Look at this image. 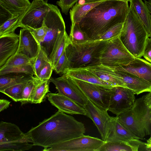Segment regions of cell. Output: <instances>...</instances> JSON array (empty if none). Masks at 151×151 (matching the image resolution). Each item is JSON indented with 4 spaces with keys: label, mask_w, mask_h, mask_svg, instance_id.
I'll return each instance as SVG.
<instances>
[{
    "label": "cell",
    "mask_w": 151,
    "mask_h": 151,
    "mask_svg": "<svg viewBox=\"0 0 151 151\" xmlns=\"http://www.w3.org/2000/svg\"><path fill=\"white\" fill-rule=\"evenodd\" d=\"M50 79L42 81L40 80L35 85L31 98V104H39L42 102L50 92L49 85Z\"/></svg>",
    "instance_id": "28"
},
{
    "label": "cell",
    "mask_w": 151,
    "mask_h": 151,
    "mask_svg": "<svg viewBox=\"0 0 151 151\" xmlns=\"http://www.w3.org/2000/svg\"><path fill=\"white\" fill-rule=\"evenodd\" d=\"M84 68L93 73L101 80L109 83L113 87L121 86L126 88L121 78L113 68L102 64Z\"/></svg>",
    "instance_id": "21"
},
{
    "label": "cell",
    "mask_w": 151,
    "mask_h": 151,
    "mask_svg": "<svg viewBox=\"0 0 151 151\" xmlns=\"http://www.w3.org/2000/svg\"><path fill=\"white\" fill-rule=\"evenodd\" d=\"M151 142V134L150 137L147 140V144H149L150 143V142Z\"/></svg>",
    "instance_id": "46"
},
{
    "label": "cell",
    "mask_w": 151,
    "mask_h": 151,
    "mask_svg": "<svg viewBox=\"0 0 151 151\" xmlns=\"http://www.w3.org/2000/svg\"><path fill=\"white\" fill-rule=\"evenodd\" d=\"M147 144L150 146H151V142L149 144Z\"/></svg>",
    "instance_id": "47"
},
{
    "label": "cell",
    "mask_w": 151,
    "mask_h": 151,
    "mask_svg": "<svg viewBox=\"0 0 151 151\" xmlns=\"http://www.w3.org/2000/svg\"><path fill=\"white\" fill-rule=\"evenodd\" d=\"M9 73H21L36 76L33 63L21 66L0 67V75Z\"/></svg>",
    "instance_id": "29"
},
{
    "label": "cell",
    "mask_w": 151,
    "mask_h": 151,
    "mask_svg": "<svg viewBox=\"0 0 151 151\" xmlns=\"http://www.w3.org/2000/svg\"><path fill=\"white\" fill-rule=\"evenodd\" d=\"M78 0H59L57 4L61 8L62 12L67 14L70 9L73 7Z\"/></svg>",
    "instance_id": "41"
},
{
    "label": "cell",
    "mask_w": 151,
    "mask_h": 151,
    "mask_svg": "<svg viewBox=\"0 0 151 151\" xmlns=\"http://www.w3.org/2000/svg\"><path fill=\"white\" fill-rule=\"evenodd\" d=\"M116 71L121 78L126 88L132 90L135 94L138 95L145 92L151 93V84L148 82L128 72Z\"/></svg>",
    "instance_id": "20"
},
{
    "label": "cell",
    "mask_w": 151,
    "mask_h": 151,
    "mask_svg": "<svg viewBox=\"0 0 151 151\" xmlns=\"http://www.w3.org/2000/svg\"><path fill=\"white\" fill-rule=\"evenodd\" d=\"M114 69L132 74L151 84V63L145 59L135 57L128 64Z\"/></svg>",
    "instance_id": "17"
},
{
    "label": "cell",
    "mask_w": 151,
    "mask_h": 151,
    "mask_svg": "<svg viewBox=\"0 0 151 151\" xmlns=\"http://www.w3.org/2000/svg\"><path fill=\"white\" fill-rule=\"evenodd\" d=\"M124 0L128 2L129 1H130V0Z\"/></svg>",
    "instance_id": "48"
},
{
    "label": "cell",
    "mask_w": 151,
    "mask_h": 151,
    "mask_svg": "<svg viewBox=\"0 0 151 151\" xmlns=\"http://www.w3.org/2000/svg\"><path fill=\"white\" fill-rule=\"evenodd\" d=\"M150 93L135 99L130 109L118 116L120 122L139 139L151 134Z\"/></svg>",
    "instance_id": "3"
},
{
    "label": "cell",
    "mask_w": 151,
    "mask_h": 151,
    "mask_svg": "<svg viewBox=\"0 0 151 151\" xmlns=\"http://www.w3.org/2000/svg\"><path fill=\"white\" fill-rule=\"evenodd\" d=\"M129 9L126 1L106 0L93 8L78 24L91 40H98L111 27L124 22Z\"/></svg>",
    "instance_id": "2"
},
{
    "label": "cell",
    "mask_w": 151,
    "mask_h": 151,
    "mask_svg": "<svg viewBox=\"0 0 151 151\" xmlns=\"http://www.w3.org/2000/svg\"><path fill=\"white\" fill-rule=\"evenodd\" d=\"M35 76L21 73H9L0 75V91L14 85L27 82L32 79Z\"/></svg>",
    "instance_id": "25"
},
{
    "label": "cell",
    "mask_w": 151,
    "mask_h": 151,
    "mask_svg": "<svg viewBox=\"0 0 151 151\" xmlns=\"http://www.w3.org/2000/svg\"><path fill=\"white\" fill-rule=\"evenodd\" d=\"M145 26L149 37H151L150 14L147 5L142 0H130Z\"/></svg>",
    "instance_id": "27"
},
{
    "label": "cell",
    "mask_w": 151,
    "mask_h": 151,
    "mask_svg": "<svg viewBox=\"0 0 151 151\" xmlns=\"http://www.w3.org/2000/svg\"><path fill=\"white\" fill-rule=\"evenodd\" d=\"M123 23L119 38L128 51L134 57L143 56L147 38L145 27L138 16L132 3Z\"/></svg>",
    "instance_id": "5"
},
{
    "label": "cell",
    "mask_w": 151,
    "mask_h": 151,
    "mask_svg": "<svg viewBox=\"0 0 151 151\" xmlns=\"http://www.w3.org/2000/svg\"><path fill=\"white\" fill-rule=\"evenodd\" d=\"M150 107L151 108V104H150Z\"/></svg>",
    "instance_id": "50"
},
{
    "label": "cell",
    "mask_w": 151,
    "mask_h": 151,
    "mask_svg": "<svg viewBox=\"0 0 151 151\" xmlns=\"http://www.w3.org/2000/svg\"><path fill=\"white\" fill-rule=\"evenodd\" d=\"M21 15L10 17L1 24L0 36L14 32L18 27H22L20 22Z\"/></svg>",
    "instance_id": "30"
},
{
    "label": "cell",
    "mask_w": 151,
    "mask_h": 151,
    "mask_svg": "<svg viewBox=\"0 0 151 151\" xmlns=\"http://www.w3.org/2000/svg\"><path fill=\"white\" fill-rule=\"evenodd\" d=\"M86 115L93 122L100 134L102 139L105 141L107 135L109 123L112 116L107 111L101 109L88 99L87 104L84 106Z\"/></svg>",
    "instance_id": "14"
},
{
    "label": "cell",
    "mask_w": 151,
    "mask_h": 151,
    "mask_svg": "<svg viewBox=\"0 0 151 151\" xmlns=\"http://www.w3.org/2000/svg\"><path fill=\"white\" fill-rule=\"evenodd\" d=\"M134 138L138 139L124 127L116 116H112L109 123L105 142L118 141L127 142Z\"/></svg>",
    "instance_id": "19"
},
{
    "label": "cell",
    "mask_w": 151,
    "mask_h": 151,
    "mask_svg": "<svg viewBox=\"0 0 151 151\" xmlns=\"http://www.w3.org/2000/svg\"><path fill=\"white\" fill-rule=\"evenodd\" d=\"M98 151H132L128 142H105Z\"/></svg>",
    "instance_id": "32"
},
{
    "label": "cell",
    "mask_w": 151,
    "mask_h": 151,
    "mask_svg": "<svg viewBox=\"0 0 151 151\" xmlns=\"http://www.w3.org/2000/svg\"><path fill=\"white\" fill-rule=\"evenodd\" d=\"M71 78L88 99L100 109L108 111L114 87L108 88Z\"/></svg>",
    "instance_id": "11"
},
{
    "label": "cell",
    "mask_w": 151,
    "mask_h": 151,
    "mask_svg": "<svg viewBox=\"0 0 151 151\" xmlns=\"http://www.w3.org/2000/svg\"><path fill=\"white\" fill-rule=\"evenodd\" d=\"M46 96L50 103L58 110L72 115H86L85 108L72 100L58 93H49Z\"/></svg>",
    "instance_id": "16"
},
{
    "label": "cell",
    "mask_w": 151,
    "mask_h": 151,
    "mask_svg": "<svg viewBox=\"0 0 151 151\" xmlns=\"http://www.w3.org/2000/svg\"><path fill=\"white\" fill-rule=\"evenodd\" d=\"M105 141L84 134L44 148L45 151H98Z\"/></svg>",
    "instance_id": "9"
},
{
    "label": "cell",
    "mask_w": 151,
    "mask_h": 151,
    "mask_svg": "<svg viewBox=\"0 0 151 151\" xmlns=\"http://www.w3.org/2000/svg\"><path fill=\"white\" fill-rule=\"evenodd\" d=\"M28 81L11 86L5 89L1 92L7 95L15 102H20L23 90Z\"/></svg>",
    "instance_id": "31"
},
{
    "label": "cell",
    "mask_w": 151,
    "mask_h": 151,
    "mask_svg": "<svg viewBox=\"0 0 151 151\" xmlns=\"http://www.w3.org/2000/svg\"><path fill=\"white\" fill-rule=\"evenodd\" d=\"M143 56L144 58L151 63V37H148L147 40Z\"/></svg>",
    "instance_id": "42"
},
{
    "label": "cell",
    "mask_w": 151,
    "mask_h": 151,
    "mask_svg": "<svg viewBox=\"0 0 151 151\" xmlns=\"http://www.w3.org/2000/svg\"><path fill=\"white\" fill-rule=\"evenodd\" d=\"M124 45L119 36L111 40L101 56V64L115 69L129 63L134 58Z\"/></svg>",
    "instance_id": "8"
},
{
    "label": "cell",
    "mask_w": 151,
    "mask_h": 151,
    "mask_svg": "<svg viewBox=\"0 0 151 151\" xmlns=\"http://www.w3.org/2000/svg\"><path fill=\"white\" fill-rule=\"evenodd\" d=\"M50 61L47 55L40 47L38 55L33 60V65L36 74L35 76H37L47 62Z\"/></svg>",
    "instance_id": "36"
},
{
    "label": "cell",
    "mask_w": 151,
    "mask_h": 151,
    "mask_svg": "<svg viewBox=\"0 0 151 151\" xmlns=\"http://www.w3.org/2000/svg\"><path fill=\"white\" fill-rule=\"evenodd\" d=\"M53 70V66L50 62L49 61L42 69L36 77L42 81L50 79Z\"/></svg>",
    "instance_id": "40"
},
{
    "label": "cell",
    "mask_w": 151,
    "mask_h": 151,
    "mask_svg": "<svg viewBox=\"0 0 151 151\" xmlns=\"http://www.w3.org/2000/svg\"><path fill=\"white\" fill-rule=\"evenodd\" d=\"M124 22L119 23L111 27L103 34L98 40H108L119 37L122 31Z\"/></svg>",
    "instance_id": "37"
},
{
    "label": "cell",
    "mask_w": 151,
    "mask_h": 151,
    "mask_svg": "<svg viewBox=\"0 0 151 151\" xmlns=\"http://www.w3.org/2000/svg\"><path fill=\"white\" fill-rule=\"evenodd\" d=\"M29 29L40 44L44 41L48 29L44 21L41 27L37 28Z\"/></svg>",
    "instance_id": "39"
},
{
    "label": "cell",
    "mask_w": 151,
    "mask_h": 151,
    "mask_svg": "<svg viewBox=\"0 0 151 151\" xmlns=\"http://www.w3.org/2000/svg\"><path fill=\"white\" fill-rule=\"evenodd\" d=\"M31 2L29 0H0V6L10 17L22 14Z\"/></svg>",
    "instance_id": "23"
},
{
    "label": "cell",
    "mask_w": 151,
    "mask_h": 151,
    "mask_svg": "<svg viewBox=\"0 0 151 151\" xmlns=\"http://www.w3.org/2000/svg\"><path fill=\"white\" fill-rule=\"evenodd\" d=\"M63 74L73 78L93 84L101 85L108 88L113 86L100 79L93 73L85 68L68 69Z\"/></svg>",
    "instance_id": "22"
},
{
    "label": "cell",
    "mask_w": 151,
    "mask_h": 151,
    "mask_svg": "<svg viewBox=\"0 0 151 151\" xmlns=\"http://www.w3.org/2000/svg\"><path fill=\"white\" fill-rule=\"evenodd\" d=\"M50 82L55 86L58 93L84 107L88 99L70 76L65 74L57 78H50Z\"/></svg>",
    "instance_id": "12"
},
{
    "label": "cell",
    "mask_w": 151,
    "mask_h": 151,
    "mask_svg": "<svg viewBox=\"0 0 151 151\" xmlns=\"http://www.w3.org/2000/svg\"></svg>",
    "instance_id": "51"
},
{
    "label": "cell",
    "mask_w": 151,
    "mask_h": 151,
    "mask_svg": "<svg viewBox=\"0 0 151 151\" xmlns=\"http://www.w3.org/2000/svg\"><path fill=\"white\" fill-rule=\"evenodd\" d=\"M11 102L6 99H0V112L7 109L10 105Z\"/></svg>",
    "instance_id": "43"
},
{
    "label": "cell",
    "mask_w": 151,
    "mask_h": 151,
    "mask_svg": "<svg viewBox=\"0 0 151 151\" xmlns=\"http://www.w3.org/2000/svg\"><path fill=\"white\" fill-rule=\"evenodd\" d=\"M33 60L23 54L16 53L10 57L2 66L8 67L21 66L33 63Z\"/></svg>",
    "instance_id": "35"
},
{
    "label": "cell",
    "mask_w": 151,
    "mask_h": 151,
    "mask_svg": "<svg viewBox=\"0 0 151 151\" xmlns=\"http://www.w3.org/2000/svg\"><path fill=\"white\" fill-rule=\"evenodd\" d=\"M145 3L146 4L150 14H151V0L145 1Z\"/></svg>",
    "instance_id": "44"
},
{
    "label": "cell",
    "mask_w": 151,
    "mask_h": 151,
    "mask_svg": "<svg viewBox=\"0 0 151 151\" xmlns=\"http://www.w3.org/2000/svg\"><path fill=\"white\" fill-rule=\"evenodd\" d=\"M135 94L128 88L121 86L114 87L108 111L118 116L131 109L135 100Z\"/></svg>",
    "instance_id": "13"
},
{
    "label": "cell",
    "mask_w": 151,
    "mask_h": 151,
    "mask_svg": "<svg viewBox=\"0 0 151 151\" xmlns=\"http://www.w3.org/2000/svg\"><path fill=\"white\" fill-rule=\"evenodd\" d=\"M104 1L87 3H76L70 11L71 26L78 23L91 10Z\"/></svg>",
    "instance_id": "24"
},
{
    "label": "cell",
    "mask_w": 151,
    "mask_h": 151,
    "mask_svg": "<svg viewBox=\"0 0 151 151\" xmlns=\"http://www.w3.org/2000/svg\"><path fill=\"white\" fill-rule=\"evenodd\" d=\"M83 2V3H87L92 2H95L105 0H81ZM82 4V3H81Z\"/></svg>",
    "instance_id": "45"
},
{
    "label": "cell",
    "mask_w": 151,
    "mask_h": 151,
    "mask_svg": "<svg viewBox=\"0 0 151 151\" xmlns=\"http://www.w3.org/2000/svg\"><path fill=\"white\" fill-rule=\"evenodd\" d=\"M70 68V61L67 55L65 48L53 68L57 73L63 74L65 70Z\"/></svg>",
    "instance_id": "38"
},
{
    "label": "cell",
    "mask_w": 151,
    "mask_h": 151,
    "mask_svg": "<svg viewBox=\"0 0 151 151\" xmlns=\"http://www.w3.org/2000/svg\"><path fill=\"white\" fill-rule=\"evenodd\" d=\"M40 80L36 76L27 83L23 90L20 102L22 104L31 102L32 95L35 87Z\"/></svg>",
    "instance_id": "34"
},
{
    "label": "cell",
    "mask_w": 151,
    "mask_h": 151,
    "mask_svg": "<svg viewBox=\"0 0 151 151\" xmlns=\"http://www.w3.org/2000/svg\"><path fill=\"white\" fill-rule=\"evenodd\" d=\"M19 41V35L14 32L0 36V67L16 53Z\"/></svg>",
    "instance_id": "18"
},
{
    "label": "cell",
    "mask_w": 151,
    "mask_h": 151,
    "mask_svg": "<svg viewBox=\"0 0 151 151\" xmlns=\"http://www.w3.org/2000/svg\"><path fill=\"white\" fill-rule=\"evenodd\" d=\"M25 133L15 124L0 122V151H24L34 146L30 144Z\"/></svg>",
    "instance_id": "6"
},
{
    "label": "cell",
    "mask_w": 151,
    "mask_h": 151,
    "mask_svg": "<svg viewBox=\"0 0 151 151\" xmlns=\"http://www.w3.org/2000/svg\"><path fill=\"white\" fill-rule=\"evenodd\" d=\"M69 40L76 43H81L91 40L86 33L81 29L78 23L71 26Z\"/></svg>",
    "instance_id": "33"
},
{
    "label": "cell",
    "mask_w": 151,
    "mask_h": 151,
    "mask_svg": "<svg viewBox=\"0 0 151 151\" xmlns=\"http://www.w3.org/2000/svg\"><path fill=\"white\" fill-rule=\"evenodd\" d=\"M44 22L48 29L44 41L40 45L49 58L58 36L66 31L65 23L57 6L49 4Z\"/></svg>",
    "instance_id": "7"
},
{
    "label": "cell",
    "mask_w": 151,
    "mask_h": 151,
    "mask_svg": "<svg viewBox=\"0 0 151 151\" xmlns=\"http://www.w3.org/2000/svg\"><path fill=\"white\" fill-rule=\"evenodd\" d=\"M48 0H33L21 14L22 28H37L42 25L47 13L49 3Z\"/></svg>",
    "instance_id": "10"
},
{
    "label": "cell",
    "mask_w": 151,
    "mask_h": 151,
    "mask_svg": "<svg viewBox=\"0 0 151 151\" xmlns=\"http://www.w3.org/2000/svg\"><path fill=\"white\" fill-rule=\"evenodd\" d=\"M19 36V44L16 53L22 54L34 60L40 51V43L28 28L21 29Z\"/></svg>",
    "instance_id": "15"
},
{
    "label": "cell",
    "mask_w": 151,
    "mask_h": 151,
    "mask_svg": "<svg viewBox=\"0 0 151 151\" xmlns=\"http://www.w3.org/2000/svg\"><path fill=\"white\" fill-rule=\"evenodd\" d=\"M84 124L73 116L58 110L25 133L34 146L44 148L84 135Z\"/></svg>",
    "instance_id": "1"
},
{
    "label": "cell",
    "mask_w": 151,
    "mask_h": 151,
    "mask_svg": "<svg viewBox=\"0 0 151 151\" xmlns=\"http://www.w3.org/2000/svg\"><path fill=\"white\" fill-rule=\"evenodd\" d=\"M150 18L151 23V14H150Z\"/></svg>",
    "instance_id": "49"
},
{
    "label": "cell",
    "mask_w": 151,
    "mask_h": 151,
    "mask_svg": "<svg viewBox=\"0 0 151 151\" xmlns=\"http://www.w3.org/2000/svg\"><path fill=\"white\" fill-rule=\"evenodd\" d=\"M110 40H89L76 43L68 37L65 51L70 62V69L84 68L101 64L102 54Z\"/></svg>",
    "instance_id": "4"
},
{
    "label": "cell",
    "mask_w": 151,
    "mask_h": 151,
    "mask_svg": "<svg viewBox=\"0 0 151 151\" xmlns=\"http://www.w3.org/2000/svg\"><path fill=\"white\" fill-rule=\"evenodd\" d=\"M68 37L65 31L60 34L57 38L49 58L53 69L65 49Z\"/></svg>",
    "instance_id": "26"
}]
</instances>
